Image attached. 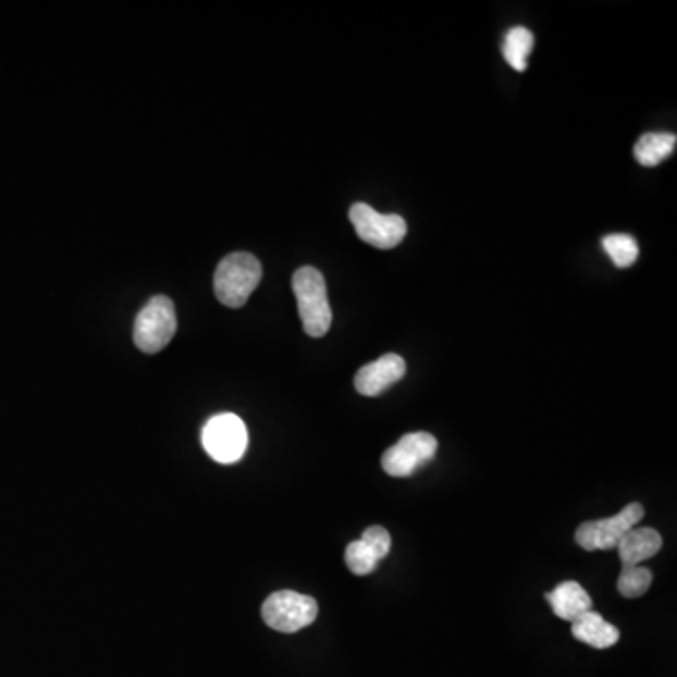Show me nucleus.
Masks as SVG:
<instances>
[{"instance_id":"obj_1","label":"nucleus","mask_w":677,"mask_h":677,"mask_svg":"<svg viewBox=\"0 0 677 677\" xmlns=\"http://www.w3.org/2000/svg\"><path fill=\"white\" fill-rule=\"evenodd\" d=\"M262 281V266L249 253H232L214 271L213 288L222 305L239 309Z\"/></svg>"},{"instance_id":"obj_2","label":"nucleus","mask_w":677,"mask_h":677,"mask_svg":"<svg viewBox=\"0 0 677 677\" xmlns=\"http://www.w3.org/2000/svg\"><path fill=\"white\" fill-rule=\"evenodd\" d=\"M292 288L296 294L297 311L309 337H324L332 325V307L328 301L324 275L315 268H301L294 273Z\"/></svg>"},{"instance_id":"obj_3","label":"nucleus","mask_w":677,"mask_h":677,"mask_svg":"<svg viewBox=\"0 0 677 677\" xmlns=\"http://www.w3.org/2000/svg\"><path fill=\"white\" fill-rule=\"evenodd\" d=\"M175 332H177V317L172 299L167 296H155L136 317L134 343L141 353L157 354L168 346Z\"/></svg>"},{"instance_id":"obj_4","label":"nucleus","mask_w":677,"mask_h":677,"mask_svg":"<svg viewBox=\"0 0 677 677\" xmlns=\"http://www.w3.org/2000/svg\"><path fill=\"white\" fill-rule=\"evenodd\" d=\"M201 444L217 464H237L249 446L247 426L230 413L213 416L201 431Z\"/></svg>"},{"instance_id":"obj_5","label":"nucleus","mask_w":677,"mask_h":677,"mask_svg":"<svg viewBox=\"0 0 677 677\" xmlns=\"http://www.w3.org/2000/svg\"><path fill=\"white\" fill-rule=\"evenodd\" d=\"M318 615V604L312 596L296 591H279L263 602L262 617L266 625L276 632L292 635L309 627Z\"/></svg>"},{"instance_id":"obj_6","label":"nucleus","mask_w":677,"mask_h":677,"mask_svg":"<svg viewBox=\"0 0 677 677\" xmlns=\"http://www.w3.org/2000/svg\"><path fill=\"white\" fill-rule=\"evenodd\" d=\"M350 222L361 242L374 249H394L407 235V222L399 214H382L367 204H354L350 208Z\"/></svg>"},{"instance_id":"obj_7","label":"nucleus","mask_w":677,"mask_h":677,"mask_svg":"<svg viewBox=\"0 0 677 677\" xmlns=\"http://www.w3.org/2000/svg\"><path fill=\"white\" fill-rule=\"evenodd\" d=\"M643 518V506L640 503L625 506L619 514L612 518L586 521L576 531V542L588 552L614 550L621 542L623 537L638 526Z\"/></svg>"},{"instance_id":"obj_8","label":"nucleus","mask_w":677,"mask_h":677,"mask_svg":"<svg viewBox=\"0 0 677 677\" xmlns=\"http://www.w3.org/2000/svg\"><path fill=\"white\" fill-rule=\"evenodd\" d=\"M436 439L429 433L418 431L399 439L392 448L382 456V469L390 477L407 478L422 469L436 454Z\"/></svg>"},{"instance_id":"obj_9","label":"nucleus","mask_w":677,"mask_h":677,"mask_svg":"<svg viewBox=\"0 0 677 677\" xmlns=\"http://www.w3.org/2000/svg\"><path fill=\"white\" fill-rule=\"evenodd\" d=\"M405 373L407 366L402 356L384 354L379 360L361 367L354 379V386L358 390V394L374 397L386 392L387 387L394 386L395 382L402 381Z\"/></svg>"},{"instance_id":"obj_10","label":"nucleus","mask_w":677,"mask_h":677,"mask_svg":"<svg viewBox=\"0 0 677 677\" xmlns=\"http://www.w3.org/2000/svg\"><path fill=\"white\" fill-rule=\"evenodd\" d=\"M663 547L661 534L651 527H632L617 544L623 567H638L643 561L655 557Z\"/></svg>"},{"instance_id":"obj_11","label":"nucleus","mask_w":677,"mask_h":677,"mask_svg":"<svg viewBox=\"0 0 677 677\" xmlns=\"http://www.w3.org/2000/svg\"><path fill=\"white\" fill-rule=\"evenodd\" d=\"M546 599L553 608V614L565 621L574 623L580 619L581 615L593 610V602L588 591L576 581H563L561 586L553 589L552 593L546 594Z\"/></svg>"},{"instance_id":"obj_12","label":"nucleus","mask_w":677,"mask_h":677,"mask_svg":"<svg viewBox=\"0 0 677 677\" xmlns=\"http://www.w3.org/2000/svg\"><path fill=\"white\" fill-rule=\"evenodd\" d=\"M573 636L594 650H608L619 642V630L593 610L573 623Z\"/></svg>"},{"instance_id":"obj_13","label":"nucleus","mask_w":677,"mask_h":677,"mask_svg":"<svg viewBox=\"0 0 677 677\" xmlns=\"http://www.w3.org/2000/svg\"><path fill=\"white\" fill-rule=\"evenodd\" d=\"M676 134H643L636 141L635 157L642 167L653 168L670 157L676 149Z\"/></svg>"},{"instance_id":"obj_14","label":"nucleus","mask_w":677,"mask_h":677,"mask_svg":"<svg viewBox=\"0 0 677 677\" xmlns=\"http://www.w3.org/2000/svg\"><path fill=\"white\" fill-rule=\"evenodd\" d=\"M532 46H534V36L529 28H510L506 33L505 44H503V56H505L506 63L518 72H526Z\"/></svg>"},{"instance_id":"obj_15","label":"nucleus","mask_w":677,"mask_h":677,"mask_svg":"<svg viewBox=\"0 0 677 677\" xmlns=\"http://www.w3.org/2000/svg\"><path fill=\"white\" fill-rule=\"evenodd\" d=\"M602 247L606 250V255L614 260L615 268L625 270L636 262V258L640 255L638 243L635 237L629 234H610L602 239Z\"/></svg>"},{"instance_id":"obj_16","label":"nucleus","mask_w":677,"mask_h":677,"mask_svg":"<svg viewBox=\"0 0 677 677\" xmlns=\"http://www.w3.org/2000/svg\"><path fill=\"white\" fill-rule=\"evenodd\" d=\"M653 581V574L645 567H623L617 580V589L625 599H638L648 593Z\"/></svg>"},{"instance_id":"obj_17","label":"nucleus","mask_w":677,"mask_h":677,"mask_svg":"<svg viewBox=\"0 0 677 677\" xmlns=\"http://www.w3.org/2000/svg\"><path fill=\"white\" fill-rule=\"evenodd\" d=\"M345 563L350 573L356 574V576H367V574L377 570L379 559L361 540H354L346 546Z\"/></svg>"},{"instance_id":"obj_18","label":"nucleus","mask_w":677,"mask_h":677,"mask_svg":"<svg viewBox=\"0 0 677 677\" xmlns=\"http://www.w3.org/2000/svg\"><path fill=\"white\" fill-rule=\"evenodd\" d=\"M360 540L373 552L374 557L379 561L384 559L387 553H390V547H392V537H390V532L384 527H369V529L364 531Z\"/></svg>"}]
</instances>
